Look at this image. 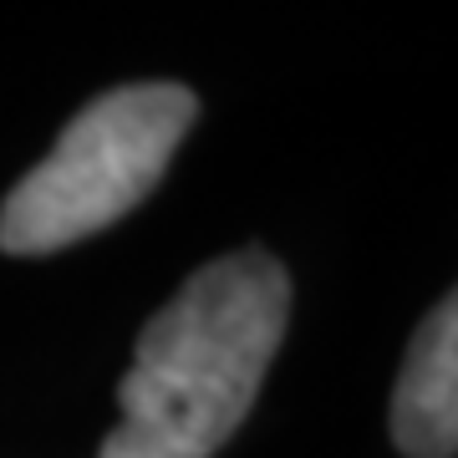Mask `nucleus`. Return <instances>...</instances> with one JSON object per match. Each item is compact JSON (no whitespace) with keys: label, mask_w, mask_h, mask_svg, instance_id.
Wrapping results in <instances>:
<instances>
[{"label":"nucleus","mask_w":458,"mask_h":458,"mask_svg":"<svg viewBox=\"0 0 458 458\" xmlns=\"http://www.w3.org/2000/svg\"><path fill=\"white\" fill-rule=\"evenodd\" d=\"M291 321V276L270 250H229L183 280L138 331L117 382L123 423L98 458H209L255 408Z\"/></svg>","instance_id":"nucleus-1"},{"label":"nucleus","mask_w":458,"mask_h":458,"mask_svg":"<svg viewBox=\"0 0 458 458\" xmlns=\"http://www.w3.org/2000/svg\"><path fill=\"white\" fill-rule=\"evenodd\" d=\"M199 117L179 82L113 87L66 123L47 158L0 204L5 255H51L138 209Z\"/></svg>","instance_id":"nucleus-2"},{"label":"nucleus","mask_w":458,"mask_h":458,"mask_svg":"<svg viewBox=\"0 0 458 458\" xmlns=\"http://www.w3.org/2000/svg\"><path fill=\"white\" fill-rule=\"evenodd\" d=\"M393 443L403 458L458 454V285L408 342L393 387Z\"/></svg>","instance_id":"nucleus-3"}]
</instances>
